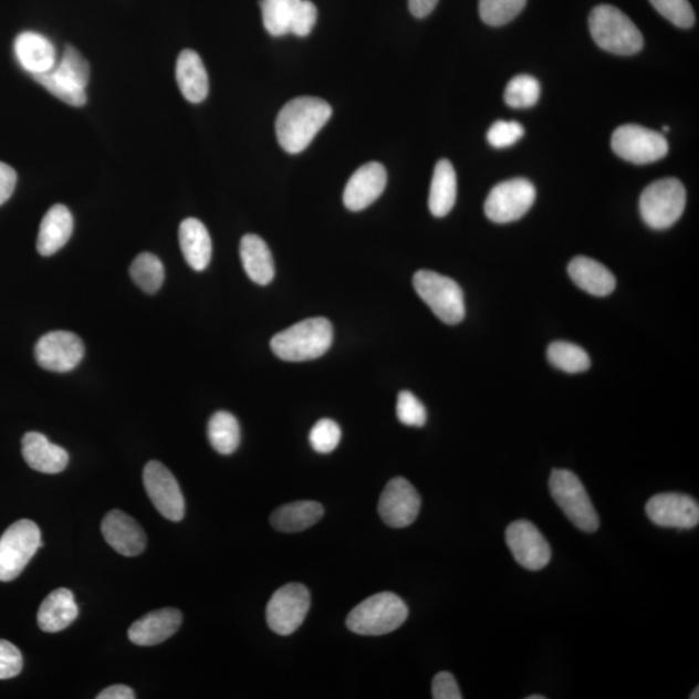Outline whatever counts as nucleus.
<instances>
[{
  "label": "nucleus",
  "instance_id": "obj_1",
  "mask_svg": "<svg viewBox=\"0 0 699 699\" xmlns=\"http://www.w3.org/2000/svg\"><path fill=\"white\" fill-rule=\"evenodd\" d=\"M332 117V106L321 97L301 96L286 103L277 118L278 142L288 154L305 150Z\"/></svg>",
  "mask_w": 699,
  "mask_h": 699
},
{
  "label": "nucleus",
  "instance_id": "obj_2",
  "mask_svg": "<svg viewBox=\"0 0 699 699\" xmlns=\"http://www.w3.org/2000/svg\"><path fill=\"white\" fill-rule=\"evenodd\" d=\"M332 342L333 326L328 319L310 317L278 333L270 345L281 361L299 363L321 358Z\"/></svg>",
  "mask_w": 699,
  "mask_h": 699
},
{
  "label": "nucleus",
  "instance_id": "obj_3",
  "mask_svg": "<svg viewBox=\"0 0 699 699\" xmlns=\"http://www.w3.org/2000/svg\"><path fill=\"white\" fill-rule=\"evenodd\" d=\"M590 32L599 49L619 56H630L644 48V36L625 12L611 4H599L590 14Z\"/></svg>",
  "mask_w": 699,
  "mask_h": 699
},
{
  "label": "nucleus",
  "instance_id": "obj_4",
  "mask_svg": "<svg viewBox=\"0 0 699 699\" xmlns=\"http://www.w3.org/2000/svg\"><path fill=\"white\" fill-rule=\"evenodd\" d=\"M408 618V606L403 599L382 592L364 599L347 615L346 626L362 636H382L398 629Z\"/></svg>",
  "mask_w": 699,
  "mask_h": 699
},
{
  "label": "nucleus",
  "instance_id": "obj_5",
  "mask_svg": "<svg viewBox=\"0 0 699 699\" xmlns=\"http://www.w3.org/2000/svg\"><path fill=\"white\" fill-rule=\"evenodd\" d=\"M687 205L686 187L679 179L666 178L644 189L640 215L653 230H666L682 216Z\"/></svg>",
  "mask_w": 699,
  "mask_h": 699
},
{
  "label": "nucleus",
  "instance_id": "obj_6",
  "mask_svg": "<svg viewBox=\"0 0 699 699\" xmlns=\"http://www.w3.org/2000/svg\"><path fill=\"white\" fill-rule=\"evenodd\" d=\"M554 501L568 521L584 533H595L599 526L598 514L580 478L565 469H554L550 478Z\"/></svg>",
  "mask_w": 699,
  "mask_h": 699
},
{
  "label": "nucleus",
  "instance_id": "obj_7",
  "mask_svg": "<svg viewBox=\"0 0 699 699\" xmlns=\"http://www.w3.org/2000/svg\"><path fill=\"white\" fill-rule=\"evenodd\" d=\"M414 286L432 313L446 324L455 325L466 317V302L461 288L455 280L435 271L415 273Z\"/></svg>",
  "mask_w": 699,
  "mask_h": 699
},
{
  "label": "nucleus",
  "instance_id": "obj_8",
  "mask_svg": "<svg viewBox=\"0 0 699 699\" xmlns=\"http://www.w3.org/2000/svg\"><path fill=\"white\" fill-rule=\"evenodd\" d=\"M42 546L41 530L35 522L20 520L11 524L0 536V582L17 580Z\"/></svg>",
  "mask_w": 699,
  "mask_h": 699
},
{
  "label": "nucleus",
  "instance_id": "obj_9",
  "mask_svg": "<svg viewBox=\"0 0 699 699\" xmlns=\"http://www.w3.org/2000/svg\"><path fill=\"white\" fill-rule=\"evenodd\" d=\"M536 189L528 179L503 181L491 189L484 212L491 222L504 225L521 219L533 207Z\"/></svg>",
  "mask_w": 699,
  "mask_h": 699
},
{
  "label": "nucleus",
  "instance_id": "obj_10",
  "mask_svg": "<svg viewBox=\"0 0 699 699\" xmlns=\"http://www.w3.org/2000/svg\"><path fill=\"white\" fill-rule=\"evenodd\" d=\"M310 611V592L300 583L279 588L265 609V619L273 633L288 636L305 622Z\"/></svg>",
  "mask_w": 699,
  "mask_h": 699
},
{
  "label": "nucleus",
  "instance_id": "obj_11",
  "mask_svg": "<svg viewBox=\"0 0 699 699\" xmlns=\"http://www.w3.org/2000/svg\"><path fill=\"white\" fill-rule=\"evenodd\" d=\"M612 148L620 158L636 165L657 163L668 154L663 134L638 125L618 127L612 136Z\"/></svg>",
  "mask_w": 699,
  "mask_h": 699
},
{
  "label": "nucleus",
  "instance_id": "obj_12",
  "mask_svg": "<svg viewBox=\"0 0 699 699\" xmlns=\"http://www.w3.org/2000/svg\"><path fill=\"white\" fill-rule=\"evenodd\" d=\"M144 488L155 508L166 520L185 519L186 503L177 478L159 461H149L143 472Z\"/></svg>",
  "mask_w": 699,
  "mask_h": 699
},
{
  "label": "nucleus",
  "instance_id": "obj_13",
  "mask_svg": "<svg viewBox=\"0 0 699 699\" xmlns=\"http://www.w3.org/2000/svg\"><path fill=\"white\" fill-rule=\"evenodd\" d=\"M34 355L43 369L65 374L79 367L85 356V345L77 334L53 331L36 342Z\"/></svg>",
  "mask_w": 699,
  "mask_h": 699
},
{
  "label": "nucleus",
  "instance_id": "obj_14",
  "mask_svg": "<svg viewBox=\"0 0 699 699\" xmlns=\"http://www.w3.org/2000/svg\"><path fill=\"white\" fill-rule=\"evenodd\" d=\"M505 541L517 564L522 567L538 572L550 564L551 545L534 523L520 520L509 524Z\"/></svg>",
  "mask_w": 699,
  "mask_h": 699
},
{
  "label": "nucleus",
  "instance_id": "obj_15",
  "mask_svg": "<svg viewBox=\"0 0 699 699\" xmlns=\"http://www.w3.org/2000/svg\"><path fill=\"white\" fill-rule=\"evenodd\" d=\"M421 509L420 493L406 478H394L378 501V514L387 526L403 529L413 524Z\"/></svg>",
  "mask_w": 699,
  "mask_h": 699
},
{
  "label": "nucleus",
  "instance_id": "obj_16",
  "mask_svg": "<svg viewBox=\"0 0 699 699\" xmlns=\"http://www.w3.org/2000/svg\"><path fill=\"white\" fill-rule=\"evenodd\" d=\"M649 520L660 528L688 530L699 522L698 501L684 493H659L645 508Z\"/></svg>",
  "mask_w": 699,
  "mask_h": 699
},
{
  "label": "nucleus",
  "instance_id": "obj_17",
  "mask_svg": "<svg viewBox=\"0 0 699 699\" xmlns=\"http://www.w3.org/2000/svg\"><path fill=\"white\" fill-rule=\"evenodd\" d=\"M105 542L125 557L139 556L147 546V535L133 517L123 511L109 512L102 522Z\"/></svg>",
  "mask_w": 699,
  "mask_h": 699
},
{
  "label": "nucleus",
  "instance_id": "obj_18",
  "mask_svg": "<svg viewBox=\"0 0 699 699\" xmlns=\"http://www.w3.org/2000/svg\"><path fill=\"white\" fill-rule=\"evenodd\" d=\"M387 173L379 163H368L359 167L348 179L344 204L348 210L361 211L367 209L385 191Z\"/></svg>",
  "mask_w": 699,
  "mask_h": 699
},
{
  "label": "nucleus",
  "instance_id": "obj_19",
  "mask_svg": "<svg viewBox=\"0 0 699 699\" xmlns=\"http://www.w3.org/2000/svg\"><path fill=\"white\" fill-rule=\"evenodd\" d=\"M184 615L178 609L166 607L150 612L136 620L128 629V638L140 647H154L178 633Z\"/></svg>",
  "mask_w": 699,
  "mask_h": 699
},
{
  "label": "nucleus",
  "instance_id": "obj_20",
  "mask_svg": "<svg viewBox=\"0 0 699 699\" xmlns=\"http://www.w3.org/2000/svg\"><path fill=\"white\" fill-rule=\"evenodd\" d=\"M22 458L30 468L43 474L62 473L70 462V453L53 445L42 432L29 431L21 440Z\"/></svg>",
  "mask_w": 699,
  "mask_h": 699
},
{
  "label": "nucleus",
  "instance_id": "obj_21",
  "mask_svg": "<svg viewBox=\"0 0 699 699\" xmlns=\"http://www.w3.org/2000/svg\"><path fill=\"white\" fill-rule=\"evenodd\" d=\"M74 220L65 205L56 204L45 212L38 232L36 250L43 257L59 252L71 240Z\"/></svg>",
  "mask_w": 699,
  "mask_h": 699
},
{
  "label": "nucleus",
  "instance_id": "obj_22",
  "mask_svg": "<svg viewBox=\"0 0 699 699\" xmlns=\"http://www.w3.org/2000/svg\"><path fill=\"white\" fill-rule=\"evenodd\" d=\"M14 55L30 74H41L52 70L58 63L56 51L48 38L34 32H24L14 41Z\"/></svg>",
  "mask_w": 699,
  "mask_h": 699
},
{
  "label": "nucleus",
  "instance_id": "obj_23",
  "mask_svg": "<svg viewBox=\"0 0 699 699\" xmlns=\"http://www.w3.org/2000/svg\"><path fill=\"white\" fill-rule=\"evenodd\" d=\"M79 615V605L75 603L72 591L59 588L44 598L36 620L44 633L56 634L70 627Z\"/></svg>",
  "mask_w": 699,
  "mask_h": 699
},
{
  "label": "nucleus",
  "instance_id": "obj_24",
  "mask_svg": "<svg viewBox=\"0 0 699 699\" xmlns=\"http://www.w3.org/2000/svg\"><path fill=\"white\" fill-rule=\"evenodd\" d=\"M567 271L577 288L596 298H606L617 286V280L612 271L588 257H575L570 262Z\"/></svg>",
  "mask_w": 699,
  "mask_h": 699
},
{
  "label": "nucleus",
  "instance_id": "obj_25",
  "mask_svg": "<svg viewBox=\"0 0 699 699\" xmlns=\"http://www.w3.org/2000/svg\"><path fill=\"white\" fill-rule=\"evenodd\" d=\"M175 75L180 93L189 103L199 104L208 97L209 77L199 53L192 50L181 51Z\"/></svg>",
  "mask_w": 699,
  "mask_h": 699
},
{
  "label": "nucleus",
  "instance_id": "obj_26",
  "mask_svg": "<svg viewBox=\"0 0 699 699\" xmlns=\"http://www.w3.org/2000/svg\"><path fill=\"white\" fill-rule=\"evenodd\" d=\"M179 242L189 268L204 271L211 261L212 244L208 228L199 219L188 218L180 223Z\"/></svg>",
  "mask_w": 699,
  "mask_h": 699
},
{
  "label": "nucleus",
  "instance_id": "obj_27",
  "mask_svg": "<svg viewBox=\"0 0 699 699\" xmlns=\"http://www.w3.org/2000/svg\"><path fill=\"white\" fill-rule=\"evenodd\" d=\"M242 265L250 280L258 285H269L275 278V262L268 244L257 234H246L240 242Z\"/></svg>",
  "mask_w": 699,
  "mask_h": 699
},
{
  "label": "nucleus",
  "instance_id": "obj_28",
  "mask_svg": "<svg viewBox=\"0 0 699 699\" xmlns=\"http://www.w3.org/2000/svg\"><path fill=\"white\" fill-rule=\"evenodd\" d=\"M324 515V508L317 501H294L277 509L271 515L273 529L281 533H300L314 526Z\"/></svg>",
  "mask_w": 699,
  "mask_h": 699
},
{
  "label": "nucleus",
  "instance_id": "obj_29",
  "mask_svg": "<svg viewBox=\"0 0 699 699\" xmlns=\"http://www.w3.org/2000/svg\"><path fill=\"white\" fill-rule=\"evenodd\" d=\"M456 196H458V178H456L453 166L448 159H440L436 165L430 186L431 215L437 218L446 217L455 207Z\"/></svg>",
  "mask_w": 699,
  "mask_h": 699
},
{
  "label": "nucleus",
  "instance_id": "obj_30",
  "mask_svg": "<svg viewBox=\"0 0 699 699\" xmlns=\"http://www.w3.org/2000/svg\"><path fill=\"white\" fill-rule=\"evenodd\" d=\"M209 442L220 455H231L238 450L241 440L240 425L233 415L219 411L208 424Z\"/></svg>",
  "mask_w": 699,
  "mask_h": 699
},
{
  "label": "nucleus",
  "instance_id": "obj_31",
  "mask_svg": "<svg viewBox=\"0 0 699 699\" xmlns=\"http://www.w3.org/2000/svg\"><path fill=\"white\" fill-rule=\"evenodd\" d=\"M302 0H261L263 25L272 36L291 34Z\"/></svg>",
  "mask_w": 699,
  "mask_h": 699
},
{
  "label": "nucleus",
  "instance_id": "obj_32",
  "mask_svg": "<svg viewBox=\"0 0 699 699\" xmlns=\"http://www.w3.org/2000/svg\"><path fill=\"white\" fill-rule=\"evenodd\" d=\"M32 77L45 90L50 91L53 96L67 105L83 106L87 102L86 90L65 77L55 66L49 72L33 74Z\"/></svg>",
  "mask_w": 699,
  "mask_h": 699
},
{
  "label": "nucleus",
  "instance_id": "obj_33",
  "mask_svg": "<svg viewBox=\"0 0 699 699\" xmlns=\"http://www.w3.org/2000/svg\"><path fill=\"white\" fill-rule=\"evenodd\" d=\"M546 354L552 366L566 374H581L591 367V358L586 349L572 342H553Z\"/></svg>",
  "mask_w": 699,
  "mask_h": 699
},
{
  "label": "nucleus",
  "instance_id": "obj_34",
  "mask_svg": "<svg viewBox=\"0 0 699 699\" xmlns=\"http://www.w3.org/2000/svg\"><path fill=\"white\" fill-rule=\"evenodd\" d=\"M131 275L134 283L143 292L155 294L164 284V264L155 254L142 253L135 258L131 268Z\"/></svg>",
  "mask_w": 699,
  "mask_h": 699
},
{
  "label": "nucleus",
  "instance_id": "obj_35",
  "mask_svg": "<svg viewBox=\"0 0 699 699\" xmlns=\"http://www.w3.org/2000/svg\"><path fill=\"white\" fill-rule=\"evenodd\" d=\"M541 97V83L531 75L521 74L508 83L504 94L507 105L514 109L531 108Z\"/></svg>",
  "mask_w": 699,
  "mask_h": 699
},
{
  "label": "nucleus",
  "instance_id": "obj_36",
  "mask_svg": "<svg viewBox=\"0 0 699 699\" xmlns=\"http://www.w3.org/2000/svg\"><path fill=\"white\" fill-rule=\"evenodd\" d=\"M528 0H480V17L484 24L503 27L526 7Z\"/></svg>",
  "mask_w": 699,
  "mask_h": 699
},
{
  "label": "nucleus",
  "instance_id": "obj_37",
  "mask_svg": "<svg viewBox=\"0 0 699 699\" xmlns=\"http://www.w3.org/2000/svg\"><path fill=\"white\" fill-rule=\"evenodd\" d=\"M56 70L64 74L65 77L72 80L82 88L88 86L90 82V65L87 60L82 56L79 50H75L73 45H66L62 59L55 65Z\"/></svg>",
  "mask_w": 699,
  "mask_h": 699
},
{
  "label": "nucleus",
  "instance_id": "obj_38",
  "mask_svg": "<svg viewBox=\"0 0 699 699\" xmlns=\"http://www.w3.org/2000/svg\"><path fill=\"white\" fill-rule=\"evenodd\" d=\"M649 2L675 27L689 29L695 25L696 14L689 0H649Z\"/></svg>",
  "mask_w": 699,
  "mask_h": 699
},
{
  "label": "nucleus",
  "instance_id": "obj_39",
  "mask_svg": "<svg viewBox=\"0 0 699 699\" xmlns=\"http://www.w3.org/2000/svg\"><path fill=\"white\" fill-rule=\"evenodd\" d=\"M341 442V429L336 421L323 419L310 431L311 447L319 453H331Z\"/></svg>",
  "mask_w": 699,
  "mask_h": 699
},
{
  "label": "nucleus",
  "instance_id": "obj_40",
  "mask_svg": "<svg viewBox=\"0 0 699 699\" xmlns=\"http://www.w3.org/2000/svg\"><path fill=\"white\" fill-rule=\"evenodd\" d=\"M397 416L407 427L421 428L427 422V408L411 392H400L397 401Z\"/></svg>",
  "mask_w": 699,
  "mask_h": 699
},
{
  "label": "nucleus",
  "instance_id": "obj_41",
  "mask_svg": "<svg viewBox=\"0 0 699 699\" xmlns=\"http://www.w3.org/2000/svg\"><path fill=\"white\" fill-rule=\"evenodd\" d=\"M523 134V126L515 121H498L490 127L488 140L493 148H508L519 142Z\"/></svg>",
  "mask_w": 699,
  "mask_h": 699
},
{
  "label": "nucleus",
  "instance_id": "obj_42",
  "mask_svg": "<svg viewBox=\"0 0 699 699\" xmlns=\"http://www.w3.org/2000/svg\"><path fill=\"white\" fill-rule=\"evenodd\" d=\"M24 666V658L18 647L7 640H0V680L17 678Z\"/></svg>",
  "mask_w": 699,
  "mask_h": 699
},
{
  "label": "nucleus",
  "instance_id": "obj_43",
  "mask_svg": "<svg viewBox=\"0 0 699 699\" xmlns=\"http://www.w3.org/2000/svg\"><path fill=\"white\" fill-rule=\"evenodd\" d=\"M316 20V6L313 2H310V0H302L293 20L291 34L307 36L311 32H313Z\"/></svg>",
  "mask_w": 699,
  "mask_h": 699
},
{
  "label": "nucleus",
  "instance_id": "obj_44",
  "mask_svg": "<svg viewBox=\"0 0 699 699\" xmlns=\"http://www.w3.org/2000/svg\"><path fill=\"white\" fill-rule=\"evenodd\" d=\"M431 696L435 699H461L458 681L450 672H439L431 684Z\"/></svg>",
  "mask_w": 699,
  "mask_h": 699
},
{
  "label": "nucleus",
  "instance_id": "obj_45",
  "mask_svg": "<svg viewBox=\"0 0 699 699\" xmlns=\"http://www.w3.org/2000/svg\"><path fill=\"white\" fill-rule=\"evenodd\" d=\"M17 184V171H14L10 165L0 163V207L11 199Z\"/></svg>",
  "mask_w": 699,
  "mask_h": 699
},
{
  "label": "nucleus",
  "instance_id": "obj_46",
  "mask_svg": "<svg viewBox=\"0 0 699 699\" xmlns=\"http://www.w3.org/2000/svg\"><path fill=\"white\" fill-rule=\"evenodd\" d=\"M439 0H408L409 11L417 19H425L436 10Z\"/></svg>",
  "mask_w": 699,
  "mask_h": 699
},
{
  "label": "nucleus",
  "instance_id": "obj_47",
  "mask_svg": "<svg viewBox=\"0 0 699 699\" xmlns=\"http://www.w3.org/2000/svg\"><path fill=\"white\" fill-rule=\"evenodd\" d=\"M97 699H134L135 693L131 687L123 686V684H118V686H113L106 688L98 693Z\"/></svg>",
  "mask_w": 699,
  "mask_h": 699
},
{
  "label": "nucleus",
  "instance_id": "obj_48",
  "mask_svg": "<svg viewBox=\"0 0 699 699\" xmlns=\"http://www.w3.org/2000/svg\"><path fill=\"white\" fill-rule=\"evenodd\" d=\"M698 691H699V688L697 687L696 691H693V695L690 696V699H698L699 698Z\"/></svg>",
  "mask_w": 699,
  "mask_h": 699
},
{
  "label": "nucleus",
  "instance_id": "obj_49",
  "mask_svg": "<svg viewBox=\"0 0 699 699\" xmlns=\"http://www.w3.org/2000/svg\"><path fill=\"white\" fill-rule=\"evenodd\" d=\"M528 699H545L543 696H530Z\"/></svg>",
  "mask_w": 699,
  "mask_h": 699
}]
</instances>
